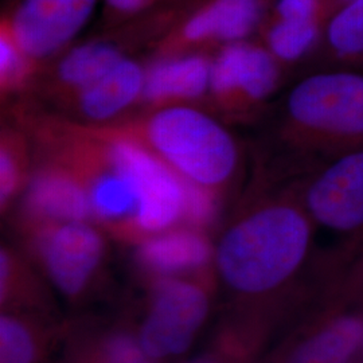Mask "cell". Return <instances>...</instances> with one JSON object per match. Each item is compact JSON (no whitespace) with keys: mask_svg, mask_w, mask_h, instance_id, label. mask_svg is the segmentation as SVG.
<instances>
[{"mask_svg":"<svg viewBox=\"0 0 363 363\" xmlns=\"http://www.w3.org/2000/svg\"><path fill=\"white\" fill-rule=\"evenodd\" d=\"M310 242V222L298 208L271 205L234 223L220 240L216 264L232 289L261 295L298 271Z\"/></svg>","mask_w":363,"mask_h":363,"instance_id":"obj_1","label":"cell"},{"mask_svg":"<svg viewBox=\"0 0 363 363\" xmlns=\"http://www.w3.org/2000/svg\"><path fill=\"white\" fill-rule=\"evenodd\" d=\"M139 140L182 178L208 189L226 181L237 160L230 135L213 118L187 106L156 112L142 125Z\"/></svg>","mask_w":363,"mask_h":363,"instance_id":"obj_2","label":"cell"},{"mask_svg":"<svg viewBox=\"0 0 363 363\" xmlns=\"http://www.w3.org/2000/svg\"><path fill=\"white\" fill-rule=\"evenodd\" d=\"M111 163L128 175L139 190L133 238L169 230L182 220L184 179L132 135L94 132Z\"/></svg>","mask_w":363,"mask_h":363,"instance_id":"obj_3","label":"cell"},{"mask_svg":"<svg viewBox=\"0 0 363 363\" xmlns=\"http://www.w3.org/2000/svg\"><path fill=\"white\" fill-rule=\"evenodd\" d=\"M26 229L33 253L52 284L69 298L79 296L104 257L101 234L84 220L46 222Z\"/></svg>","mask_w":363,"mask_h":363,"instance_id":"obj_4","label":"cell"},{"mask_svg":"<svg viewBox=\"0 0 363 363\" xmlns=\"http://www.w3.org/2000/svg\"><path fill=\"white\" fill-rule=\"evenodd\" d=\"M208 313V295L199 283L159 277L139 340L145 352L162 359L189 349Z\"/></svg>","mask_w":363,"mask_h":363,"instance_id":"obj_5","label":"cell"},{"mask_svg":"<svg viewBox=\"0 0 363 363\" xmlns=\"http://www.w3.org/2000/svg\"><path fill=\"white\" fill-rule=\"evenodd\" d=\"M289 112L298 124L337 133H363V77L316 74L291 93Z\"/></svg>","mask_w":363,"mask_h":363,"instance_id":"obj_6","label":"cell"},{"mask_svg":"<svg viewBox=\"0 0 363 363\" xmlns=\"http://www.w3.org/2000/svg\"><path fill=\"white\" fill-rule=\"evenodd\" d=\"M97 0H21L3 21L31 60L62 49L86 25Z\"/></svg>","mask_w":363,"mask_h":363,"instance_id":"obj_7","label":"cell"},{"mask_svg":"<svg viewBox=\"0 0 363 363\" xmlns=\"http://www.w3.org/2000/svg\"><path fill=\"white\" fill-rule=\"evenodd\" d=\"M312 218L328 229L363 226V151L343 156L313 182L307 193Z\"/></svg>","mask_w":363,"mask_h":363,"instance_id":"obj_8","label":"cell"},{"mask_svg":"<svg viewBox=\"0 0 363 363\" xmlns=\"http://www.w3.org/2000/svg\"><path fill=\"white\" fill-rule=\"evenodd\" d=\"M26 226L46 222L89 220L91 201L85 183L67 164L39 169L27 184L23 201Z\"/></svg>","mask_w":363,"mask_h":363,"instance_id":"obj_9","label":"cell"},{"mask_svg":"<svg viewBox=\"0 0 363 363\" xmlns=\"http://www.w3.org/2000/svg\"><path fill=\"white\" fill-rule=\"evenodd\" d=\"M277 81V69L269 52L256 46L234 42L211 64L210 89L229 99L241 91L252 100L264 99Z\"/></svg>","mask_w":363,"mask_h":363,"instance_id":"obj_10","label":"cell"},{"mask_svg":"<svg viewBox=\"0 0 363 363\" xmlns=\"http://www.w3.org/2000/svg\"><path fill=\"white\" fill-rule=\"evenodd\" d=\"M138 262L154 277H178L208 267L211 249L198 229L164 230L143 238L136 252Z\"/></svg>","mask_w":363,"mask_h":363,"instance_id":"obj_11","label":"cell"},{"mask_svg":"<svg viewBox=\"0 0 363 363\" xmlns=\"http://www.w3.org/2000/svg\"><path fill=\"white\" fill-rule=\"evenodd\" d=\"M261 0H208L191 13L179 30L184 43H205L211 40L238 42L257 25Z\"/></svg>","mask_w":363,"mask_h":363,"instance_id":"obj_12","label":"cell"},{"mask_svg":"<svg viewBox=\"0 0 363 363\" xmlns=\"http://www.w3.org/2000/svg\"><path fill=\"white\" fill-rule=\"evenodd\" d=\"M144 78L136 62L120 60L104 76L79 91V111L94 121L115 116L143 93Z\"/></svg>","mask_w":363,"mask_h":363,"instance_id":"obj_13","label":"cell"},{"mask_svg":"<svg viewBox=\"0 0 363 363\" xmlns=\"http://www.w3.org/2000/svg\"><path fill=\"white\" fill-rule=\"evenodd\" d=\"M210 69L211 64L202 55L160 61L145 73L142 93L144 100L151 104H162L196 99L210 86Z\"/></svg>","mask_w":363,"mask_h":363,"instance_id":"obj_14","label":"cell"},{"mask_svg":"<svg viewBox=\"0 0 363 363\" xmlns=\"http://www.w3.org/2000/svg\"><path fill=\"white\" fill-rule=\"evenodd\" d=\"M362 347V318L340 316L304 339L288 363H350Z\"/></svg>","mask_w":363,"mask_h":363,"instance_id":"obj_15","label":"cell"},{"mask_svg":"<svg viewBox=\"0 0 363 363\" xmlns=\"http://www.w3.org/2000/svg\"><path fill=\"white\" fill-rule=\"evenodd\" d=\"M48 339L38 325L15 311L0 318V363H43Z\"/></svg>","mask_w":363,"mask_h":363,"instance_id":"obj_16","label":"cell"},{"mask_svg":"<svg viewBox=\"0 0 363 363\" xmlns=\"http://www.w3.org/2000/svg\"><path fill=\"white\" fill-rule=\"evenodd\" d=\"M123 60L116 46L93 42L72 50L57 69L58 81L72 89H84Z\"/></svg>","mask_w":363,"mask_h":363,"instance_id":"obj_17","label":"cell"},{"mask_svg":"<svg viewBox=\"0 0 363 363\" xmlns=\"http://www.w3.org/2000/svg\"><path fill=\"white\" fill-rule=\"evenodd\" d=\"M0 301L4 311L38 307L42 303L37 279L9 249L0 253Z\"/></svg>","mask_w":363,"mask_h":363,"instance_id":"obj_18","label":"cell"},{"mask_svg":"<svg viewBox=\"0 0 363 363\" xmlns=\"http://www.w3.org/2000/svg\"><path fill=\"white\" fill-rule=\"evenodd\" d=\"M77 363H155L139 337L115 331L94 339L78 354Z\"/></svg>","mask_w":363,"mask_h":363,"instance_id":"obj_19","label":"cell"},{"mask_svg":"<svg viewBox=\"0 0 363 363\" xmlns=\"http://www.w3.org/2000/svg\"><path fill=\"white\" fill-rule=\"evenodd\" d=\"M318 38L316 21L280 19L268 33V43L273 54L283 60H296L307 52Z\"/></svg>","mask_w":363,"mask_h":363,"instance_id":"obj_20","label":"cell"},{"mask_svg":"<svg viewBox=\"0 0 363 363\" xmlns=\"http://www.w3.org/2000/svg\"><path fill=\"white\" fill-rule=\"evenodd\" d=\"M328 40L339 54L363 52V0H351L331 19Z\"/></svg>","mask_w":363,"mask_h":363,"instance_id":"obj_21","label":"cell"},{"mask_svg":"<svg viewBox=\"0 0 363 363\" xmlns=\"http://www.w3.org/2000/svg\"><path fill=\"white\" fill-rule=\"evenodd\" d=\"M31 58L23 52L10 30L1 23L0 33V79L1 89L13 91L26 81L31 72Z\"/></svg>","mask_w":363,"mask_h":363,"instance_id":"obj_22","label":"cell"},{"mask_svg":"<svg viewBox=\"0 0 363 363\" xmlns=\"http://www.w3.org/2000/svg\"><path fill=\"white\" fill-rule=\"evenodd\" d=\"M21 147L10 136H3L0 148V202L9 206L23 181V157Z\"/></svg>","mask_w":363,"mask_h":363,"instance_id":"obj_23","label":"cell"},{"mask_svg":"<svg viewBox=\"0 0 363 363\" xmlns=\"http://www.w3.org/2000/svg\"><path fill=\"white\" fill-rule=\"evenodd\" d=\"M216 211L217 205L211 189L184 179V202L182 220L189 225V228L199 230L208 226L214 220Z\"/></svg>","mask_w":363,"mask_h":363,"instance_id":"obj_24","label":"cell"},{"mask_svg":"<svg viewBox=\"0 0 363 363\" xmlns=\"http://www.w3.org/2000/svg\"><path fill=\"white\" fill-rule=\"evenodd\" d=\"M320 0H277L276 13L280 19L316 21Z\"/></svg>","mask_w":363,"mask_h":363,"instance_id":"obj_25","label":"cell"},{"mask_svg":"<svg viewBox=\"0 0 363 363\" xmlns=\"http://www.w3.org/2000/svg\"><path fill=\"white\" fill-rule=\"evenodd\" d=\"M106 6L116 15H133L145 10L154 0H105Z\"/></svg>","mask_w":363,"mask_h":363,"instance_id":"obj_26","label":"cell"},{"mask_svg":"<svg viewBox=\"0 0 363 363\" xmlns=\"http://www.w3.org/2000/svg\"><path fill=\"white\" fill-rule=\"evenodd\" d=\"M191 363H220L217 362V361H213V359H201V361H195V362Z\"/></svg>","mask_w":363,"mask_h":363,"instance_id":"obj_27","label":"cell"},{"mask_svg":"<svg viewBox=\"0 0 363 363\" xmlns=\"http://www.w3.org/2000/svg\"><path fill=\"white\" fill-rule=\"evenodd\" d=\"M349 1H351V0H349Z\"/></svg>","mask_w":363,"mask_h":363,"instance_id":"obj_28","label":"cell"}]
</instances>
